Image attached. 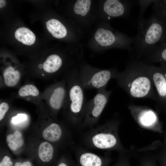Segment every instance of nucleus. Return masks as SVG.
I'll return each instance as SVG.
<instances>
[{"mask_svg":"<svg viewBox=\"0 0 166 166\" xmlns=\"http://www.w3.org/2000/svg\"><path fill=\"white\" fill-rule=\"evenodd\" d=\"M133 2L131 0H127L122 2L117 0H108L104 4L103 9L110 18V17H128L130 14Z\"/></svg>","mask_w":166,"mask_h":166,"instance_id":"423d86ee","label":"nucleus"},{"mask_svg":"<svg viewBox=\"0 0 166 166\" xmlns=\"http://www.w3.org/2000/svg\"><path fill=\"white\" fill-rule=\"evenodd\" d=\"M152 75V79L159 95L164 97L166 95V81L163 75L156 68L148 65Z\"/></svg>","mask_w":166,"mask_h":166,"instance_id":"f8f14e48","label":"nucleus"},{"mask_svg":"<svg viewBox=\"0 0 166 166\" xmlns=\"http://www.w3.org/2000/svg\"><path fill=\"white\" fill-rule=\"evenodd\" d=\"M42 94L33 83L28 82L21 86L14 97L22 99L34 103L40 108L43 107Z\"/></svg>","mask_w":166,"mask_h":166,"instance_id":"0eeeda50","label":"nucleus"},{"mask_svg":"<svg viewBox=\"0 0 166 166\" xmlns=\"http://www.w3.org/2000/svg\"><path fill=\"white\" fill-rule=\"evenodd\" d=\"M138 30L133 37L132 50L140 57L166 39V16L154 11L148 19L138 23Z\"/></svg>","mask_w":166,"mask_h":166,"instance_id":"f257e3e1","label":"nucleus"},{"mask_svg":"<svg viewBox=\"0 0 166 166\" xmlns=\"http://www.w3.org/2000/svg\"><path fill=\"white\" fill-rule=\"evenodd\" d=\"M6 4V1L5 0H0V8H1L5 5Z\"/></svg>","mask_w":166,"mask_h":166,"instance_id":"cd10ccee","label":"nucleus"},{"mask_svg":"<svg viewBox=\"0 0 166 166\" xmlns=\"http://www.w3.org/2000/svg\"><path fill=\"white\" fill-rule=\"evenodd\" d=\"M42 136L45 140L50 142H56L59 140L62 131L59 125L52 123L45 128L42 132Z\"/></svg>","mask_w":166,"mask_h":166,"instance_id":"2eb2a0df","label":"nucleus"},{"mask_svg":"<svg viewBox=\"0 0 166 166\" xmlns=\"http://www.w3.org/2000/svg\"><path fill=\"white\" fill-rule=\"evenodd\" d=\"M94 145L101 149H107L114 146L117 140L113 135L109 133H101L96 134L92 138Z\"/></svg>","mask_w":166,"mask_h":166,"instance_id":"1a4fd4ad","label":"nucleus"},{"mask_svg":"<svg viewBox=\"0 0 166 166\" xmlns=\"http://www.w3.org/2000/svg\"><path fill=\"white\" fill-rule=\"evenodd\" d=\"M82 166H101L102 160L97 155L90 153L82 154L80 159Z\"/></svg>","mask_w":166,"mask_h":166,"instance_id":"a211bd4d","label":"nucleus"},{"mask_svg":"<svg viewBox=\"0 0 166 166\" xmlns=\"http://www.w3.org/2000/svg\"><path fill=\"white\" fill-rule=\"evenodd\" d=\"M145 56L149 61L166 63V39L157 45Z\"/></svg>","mask_w":166,"mask_h":166,"instance_id":"9b49d317","label":"nucleus"},{"mask_svg":"<svg viewBox=\"0 0 166 166\" xmlns=\"http://www.w3.org/2000/svg\"><path fill=\"white\" fill-rule=\"evenodd\" d=\"M14 165L12 159L7 156H4L0 161V166H14Z\"/></svg>","mask_w":166,"mask_h":166,"instance_id":"393cba45","label":"nucleus"},{"mask_svg":"<svg viewBox=\"0 0 166 166\" xmlns=\"http://www.w3.org/2000/svg\"><path fill=\"white\" fill-rule=\"evenodd\" d=\"M152 8L154 11L166 16V0H155Z\"/></svg>","mask_w":166,"mask_h":166,"instance_id":"4be33fe9","label":"nucleus"},{"mask_svg":"<svg viewBox=\"0 0 166 166\" xmlns=\"http://www.w3.org/2000/svg\"><path fill=\"white\" fill-rule=\"evenodd\" d=\"M164 156L163 159H162V166H166V154Z\"/></svg>","mask_w":166,"mask_h":166,"instance_id":"bb28decb","label":"nucleus"},{"mask_svg":"<svg viewBox=\"0 0 166 166\" xmlns=\"http://www.w3.org/2000/svg\"><path fill=\"white\" fill-rule=\"evenodd\" d=\"M8 146L12 151H14L21 147L24 144L21 133L16 130L13 134L8 135L6 137Z\"/></svg>","mask_w":166,"mask_h":166,"instance_id":"f3484780","label":"nucleus"},{"mask_svg":"<svg viewBox=\"0 0 166 166\" xmlns=\"http://www.w3.org/2000/svg\"><path fill=\"white\" fill-rule=\"evenodd\" d=\"M139 121L142 125L148 127L153 125L157 121L156 115L151 110H145L142 112L140 114Z\"/></svg>","mask_w":166,"mask_h":166,"instance_id":"6ab92c4d","label":"nucleus"},{"mask_svg":"<svg viewBox=\"0 0 166 166\" xmlns=\"http://www.w3.org/2000/svg\"><path fill=\"white\" fill-rule=\"evenodd\" d=\"M154 1L155 0L137 1L136 2L140 7L138 23H140L144 19L143 16L146 10L151 4L153 3Z\"/></svg>","mask_w":166,"mask_h":166,"instance_id":"412c9836","label":"nucleus"},{"mask_svg":"<svg viewBox=\"0 0 166 166\" xmlns=\"http://www.w3.org/2000/svg\"><path fill=\"white\" fill-rule=\"evenodd\" d=\"M48 31L54 37L61 38L65 36L67 31L64 26L58 20L52 19L46 22Z\"/></svg>","mask_w":166,"mask_h":166,"instance_id":"ddd939ff","label":"nucleus"},{"mask_svg":"<svg viewBox=\"0 0 166 166\" xmlns=\"http://www.w3.org/2000/svg\"><path fill=\"white\" fill-rule=\"evenodd\" d=\"M81 85L84 89H97L106 86L107 83L112 78H116L119 74L112 70H98L85 68L79 72Z\"/></svg>","mask_w":166,"mask_h":166,"instance_id":"7ed1b4c3","label":"nucleus"},{"mask_svg":"<svg viewBox=\"0 0 166 166\" xmlns=\"http://www.w3.org/2000/svg\"><path fill=\"white\" fill-rule=\"evenodd\" d=\"M63 78L66 82L67 92L63 107L72 116H81L86 102L84 89L80 81L79 72L75 70L69 72Z\"/></svg>","mask_w":166,"mask_h":166,"instance_id":"f03ea898","label":"nucleus"},{"mask_svg":"<svg viewBox=\"0 0 166 166\" xmlns=\"http://www.w3.org/2000/svg\"><path fill=\"white\" fill-rule=\"evenodd\" d=\"M11 99H1L0 103V121L3 119L10 108Z\"/></svg>","mask_w":166,"mask_h":166,"instance_id":"5701e85b","label":"nucleus"},{"mask_svg":"<svg viewBox=\"0 0 166 166\" xmlns=\"http://www.w3.org/2000/svg\"><path fill=\"white\" fill-rule=\"evenodd\" d=\"M67 92L66 81L64 78L46 88L42 94V99L45 101L53 112H58L63 107Z\"/></svg>","mask_w":166,"mask_h":166,"instance_id":"20e7f679","label":"nucleus"},{"mask_svg":"<svg viewBox=\"0 0 166 166\" xmlns=\"http://www.w3.org/2000/svg\"><path fill=\"white\" fill-rule=\"evenodd\" d=\"M14 36L18 41L27 45H32L35 41L34 34L30 29L25 27L17 29L15 31Z\"/></svg>","mask_w":166,"mask_h":166,"instance_id":"4468645a","label":"nucleus"},{"mask_svg":"<svg viewBox=\"0 0 166 166\" xmlns=\"http://www.w3.org/2000/svg\"><path fill=\"white\" fill-rule=\"evenodd\" d=\"M106 86L98 89L96 95L86 102V117L96 119L100 116L109 101L111 91L106 89Z\"/></svg>","mask_w":166,"mask_h":166,"instance_id":"39448f33","label":"nucleus"},{"mask_svg":"<svg viewBox=\"0 0 166 166\" xmlns=\"http://www.w3.org/2000/svg\"><path fill=\"white\" fill-rule=\"evenodd\" d=\"M95 38L101 45L105 47L112 45L117 41V36L112 31L102 28H99L97 31Z\"/></svg>","mask_w":166,"mask_h":166,"instance_id":"9d476101","label":"nucleus"},{"mask_svg":"<svg viewBox=\"0 0 166 166\" xmlns=\"http://www.w3.org/2000/svg\"><path fill=\"white\" fill-rule=\"evenodd\" d=\"M27 119L28 116L27 114L23 113H20L13 117L11 121L13 124H17L25 121Z\"/></svg>","mask_w":166,"mask_h":166,"instance_id":"b1692460","label":"nucleus"},{"mask_svg":"<svg viewBox=\"0 0 166 166\" xmlns=\"http://www.w3.org/2000/svg\"><path fill=\"white\" fill-rule=\"evenodd\" d=\"M14 166H33V164L30 161L28 160L23 161H17L14 164Z\"/></svg>","mask_w":166,"mask_h":166,"instance_id":"a878e982","label":"nucleus"},{"mask_svg":"<svg viewBox=\"0 0 166 166\" xmlns=\"http://www.w3.org/2000/svg\"><path fill=\"white\" fill-rule=\"evenodd\" d=\"M91 3L90 0H77L74 6L75 13L82 16L85 15L89 10Z\"/></svg>","mask_w":166,"mask_h":166,"instance_id":"aec40b11","label":"nucleus"},{"mask_svg":"<svg viewBox=\"0 0 166 166\" xmlns=\"http://www.w3.org/2000/svg\"><path fill=\"white\" fill-rule=\"evenodd\" d=\"M140 74L134 78L128 84L130 95L135 98H141L146 96L151 88V82L148 77Z\"/></svg>","mask_w":166,"mask_h":166,"instance_id":"6e6552de","label":"nucleus"},{"mask_svg":"<svg viewBox=\"0 0 166 166\" xmlns=\"http://www.w3.org/2000/svg\"><path fill=\"white\" fill-rule=\"evenodd\" d=\"M53 154V149L52 145L47 141L42 142L38 147V156L40 161L48 163L52 160Z\"/></svg>","mask_w":166,"mask_h":166,"instance_id":"dca6fc26","label":"nucleus"}]
</instances>
